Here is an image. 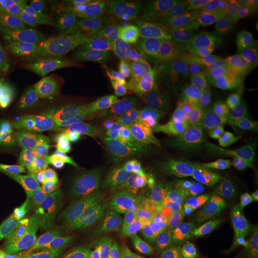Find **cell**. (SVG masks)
I'll return each mask as SVG.
<instances>
[{"label":"cell","mask_w":258,"mask_h":258,"mask_svg":"<svg viewBox=\"0 0 258 258\" xmlns=\"http://www.w3.org/2000/svg\"><path fill=\"white\" fill-rule=\"evenodd\" d=\"M182 80L170 67L95 76L76 91L69 109L55 121L65 123L87 118L123 116L139 103Z\"/></svg>","instance_id":"6da1fadb"},{"label":"cell","mask_w":258,"mask_h":258,"mask_svg":"<svg viewBox=\"0 0 258 258\" xmlns=\"http://www.w3.org/2000/svg\"><path fill=\"white\" fill-rule=\"evenodd\" d=\"M0 73L15 84L38 83L77 91L95 78L91 68L65 56L25 58L0 53Z\"/></svg>","instance_id":"7a4b0ae2"},{"label":"cell","mask_w":258,"mask_h":258,"mask_svg":"<svg viewBox=\"0 0 258 258\" xmlns=\"http://www.w3.org/2000/svg\"><path fill=\"white\" fill-rule=\"evenodd\" d=\"M164 132H166L165 129L159 128L155 123L145 119L123 115L87 118L57 123L52 129L51 136L81 152L89 153L94 148L114 139Z\"/></svg>","instance_id":"3957f363"},{"label":"cell","mask_w":258,"mask_h":258,"mask_svg":"<svg viewBox=\"0 0 258 258\" xmlns=\"http://www.w3.org/2000/svg\"><path fill=\"white\" fill-rule=\"evenodd\" d=\"M22 247L31 258H111L116 254L108 241L86 231H46Z\"/></svg>","instance_id":"277c9868"},{"label":"cell","mask_w":258,"mask_h":258,"mask_svg":"<svg viewBox=\"0 0 258 258\" xmlns=\"http://www.w3.org/2000/svg\"><path fill=\"white\" fill-rule=\"evenodd\" d=\"M173 209H139L97 217L83 231H89L113 244H124L139 239L158 228L170 224Z\"/></svg>","instance_id":"5b68a950"},{"label":"cell","mask_w":258,"mask_h":258,"mask_svg":"<svg viewBox=\"0 0 258 258\" xmlns=\"http://www.w3.org/2000/svg\"><path fill=\"white\" fill-rule=\"evenodd\" d=\"M219 38L212 32L189 37L158 39L148 52L125 71L157 67H175L186 61L220 49Z\"/></svg>","instance_id":"8992f818"},{"label":"cell","mask_w":258,"mask_h":258,"mask_svg":"<svg viewBox=\"0 0 258 258\" xmlns=\"http://www.w3.org/2000/svg\"><path fill=\"white\" fill-rule=\"evenodd\" d=\"M66 175L79 195L91 197L113 189L119 183L120 168L114 157L100 151L83 157Z\"/></svg>","instance_id":"52a82bcc"},{"label":"cell","mask_w":258,"mask_h":258,"mask_svg":"<svg viewBox=\"0 0 258 258\" xmlns=\"http://www.w3.org/2000/svg\"><path fill=\"white\" fill-rule=\"evenodd\" d=\"M213 19L214 3L189 1L168 10L165 19L147 28L163 38L189 37L207 32Z\"/></svg>","instance_id":"ba28073f"},{"label":"cell","mask_w":258,"mask_h":258,"mask_svg":"<svg viewBox=\"0 0 258 258\" xmlns=\"http://www.w3.org/2000/svg\"><path fill=\"white\" fill-rule=\"evenodd\" d=\"M76 91L38 83L13 86L12 98L24 109L44 119L55 120L69 109Z\"/></svg>","instance_id":"9c48e42d"},{"label":"cell","mask_w":258,"mask_h":258,"mask_svg":"<svg viewBox=\"0 0 258 258\" xmlns=\"http://www.w3.org/2000/svg\"><path fill=\"white\" fill-rule=\"evenodd\" d=\"M219 116V102L177 101L151 104L146 110L145 120L155 124L183 122L198 126H208L216 122Z\"/></svg>","instance_id":"30bf717a"},{"label":"cell","mask_w":258,"mask_h":258,"mask_svg":"<svg viewBox=\"0 0 258 258\" xmlns=\"http://www.w3.org/2000/svg\"><path fill=\"white\" fill-rule=\"evenodd\" d=\"M258 222V194L239 200L220 215L199 222L189 229L190 234L210 239L225 233L243 231Z\"/></svg>","instance_id":"8fae6325"},{"label":"cell","mask_w":258,"mask_h":258,"mask_svg":"<svg viewBox=\"0 0 258 258\" xmlns=\"http://www.w3.org/2000/svg\"><path fill=\"white\" fill-rule=\"evenodd\" d=\"M214 17L231 37L258 40V1L227 0L214 3Z\"/></svg>","instance_id":"7c38bea8"},{"label":"cell","mask_w":258,"mask_h":258,"mask_svg":"<svg viewBox=\"0 0 258 258\" xmlns=\"http://www.w3.org/2000/svg\"><path fill=\"white\" fill-rule=\"evenodd\" d=\"M239 54L238 51L217 49L172 68L183 79L198 78L228 83L237 76Z\"/></svg>","instance_id":"4fadbf2b"},{"label":"cell","mask_w":258,"mask_h":258,"mask_svg":"<svg viewBox=\"0 0 258 258\" xmlns=\"http://www.w3.org/2000/svg\"><path fill=\"white\" fill-rule=\"evenodd\" d=\"M157 40L156 36L145 26L135 23L122 24L115 33L111 43L117 72L125 71L145 55Z\"/></svg>","instance_id":"5bb4252c"},{"label":"cell","mask_w":258,"mask_h":258,"mask_svg":"<svg viewBox=\"0 0 258 258\" xmlns=\"http://www.w3.org/2000/svg\"><path fill=\"white\" fill-rule=\"evenodd\" d=\"M239 200L234 194L226 189L208 192L189 203L173 208L170 224L191 227L196 223L220 215Z\"/></svg>","instance_id":"9a60e30c"},{"label":"cell","mask_w":258,"mask_h":258,"mask_svg":"<svg viewBox=\"0 0 258 258\" xmlns=\"http://www.w3.org/2000/svg\"><path fill=\"white\" fill-rule=\"evenodd\" d=\"M29 178L8 155H0V219L19 212L26 200Z\"/></svg>","instance_id":"2e32d148"},{"label":"cell","mask_w":258,"mask_h":258,"mask_svg":"<svg viewBox=\"0 0 258 258\" xmlns=\"http://www.w3.org/2000/svg\"><path fill=\"white\" fill-rule=\"evenodd\" d=\"M38 34L52 50H56L62 54H70L79 50L112 53L111 43L94 29H86L81 33H71L58 30L45 23Z\"/></svg>","instance_id":"e0dca14e"},{"label":"cell","mask_w":258,"mask_h":258,"mask_svg":"<svg viewBox=\"0 0 258 258\" xmlns=\"http://www.w3.org/2000/svg\"><path fill=\"white\" fill-rule=\"evenodd\" d=\"M156 99L158 102H224V83L198 78L183 79L179 83L157 93Z\"/></svg>","instance_id":"ac0fdd59"},{"label":"cell","mask_w":258,"mask_h":258,"mask_svg":"<svg viewBox=\"0 0 258 258\" xmlns=\"http://www.w3.org/2000/svg\"><path fill=\"white\" fill-rule=\"evenodd\" d=\"M0 53L25 58H49L53 50L37 33L0 27Z\"/></svg>","instance_id":"d6986e66"},{"label":"cell","mask_w":258,"mask_h":258,"mask_svg":"<svg viewBox=\"0 0 258 258\" xmlns=\"http://www.w3.org/2000/svg\"><path fill=\"white\" fill-rule=\"evenodd\" d=\"M79 194L66 173H61L47 186L36 206V215L48 219L64 214L78 201Z\"/></svg>","instance_id":"ffe728a7"},{"label":"cell","mask_w":258,"mask_h":258,"mask_svg":"<svg viewBox=\"0 0 258 258\" xmlns=\"http://www.w3.org/2000/svg\"><path fill=\"white\" fill-rule=\"evenodd\" d=\"M13 2L14 11L6 28L38 34L55 11L54 2L48 0H13Z\"/></svg>","instance_id":"44dd1931"},{"label":"cell","mask_w":258,"mask_h":258,"mask_svg":"<svg viewBox=\"0 0 258 258\" xmlns=\"http://www.w3.org/2000/svg\"><path fill=\"white\" fill-rule=\"evenodd\" d=\"M225 101L241 120H254L258 109V88L236 76L224 83Z\"/></svg>","instance_id":"7402d4cb"},{"label":"cell","mask_w":258,"mask_h":258,"mask_svg":"<svg viewBox=\"0 0 258 258\" xmlns=\"http://www.w3.org/2000/svg\"><path fill=\"white\" fill-rule=\"evenodd\" d=\"M190 227L175 226L172 224H167L151 231L147 235L139 239L124 243V244H113L111 245L115 250L116 254H132L145 249L166 245V242L170 240L183 239L188 236Z\"/></svg>","instance_id":"603a6c76"},{"label":"cell","mask_w":258,"mask_h":258,"mask_svg":"<svg viewBox=\"0 0 258 258\" xmlns=\"http://www.w3.org/2000/svg\"><path fill=\"white\" fill-rule=\"evenodd\" d=\"M21 124L0 83V150L12 148L19 141Z\"/></svg>","instance_id":"cb8c5ba5"},{"label":"cell","mask_w":258,"mask_h":258,"mask_svg":"<svg viewBox=\"0 0 258 258\" xmlns=\"http://www.w3.org/2000/svg\"><path fill=\"white\" fill-rule=\"evenodd\" d=\"M209 136L212 140V147L219 157H224L232 163L247 169L250 173L253 170V164L249 154L240 147L227 139L218 138L214 132L209 131Z\"/></svg>","instance_id":"d4e9b609"},{"label":"cell","mask_w":258,"mask_h":258,"mask_svg":"<svg viewBox=\"0 0 258 258\" xmlns=\"http://www.w3.org/2000/svg\"><path fill=\"white\" fill-rule=\"evenodd\" d=\"M65 19L79 27L93 29L96 14L92 4L83 0H67L57 10Z\"/></svg>","instance_id":"484cf974"},{"label":"cell","mask_w":258,"mask_h":258,"mask_svg":"<svg viewBox=\"0 0 258 258\" xmlns=\"http://www.w3.org/2000/svg\"><path fill=\"white\" fill-rule=\"evenodd\" d=\"M219 159L229 181V191L233 194H240L246 192L253 187L254 178L249 171L224 157H219Z\"/></svg>","instance_id":"4316f807"},{"label":"cell","mask_w":258,"mask_h":258,"mask_svg":"<svg viewBox=\"0 0 258 258\" xmlns=\"http://www.w3.org/2000/svg\"><path fill=\"white\" fill-rule=\"evenodd\" d=\"M111 258H207L191 249L167 245L156 246L132 254H115Z\"/></svg>","instance_id":"83f0119b"},{"label":"cell","mask_w":258,"mask_h":258,"mask_svg":"<svg viewBox=\"0 0 258 258\" xmlns=\"http://www.w3.org/2000/svg\"><path fill=\"white\" fill-rule=\"evenodd\" d=\"M236 136L238 145L249 156H257L258 126L253 120H241Z\"/></svg>","instance_id":"f1b7e54d"},{"label":"cell","mask_w":258,"mask_h":258,"mask_svg":"<svg viewBox=\"0 0 258 258\" xmlns=\"http://www.w3.org/2000/svg\"><path fill=\"white\" fill-rule=\"evenodd\" d=\"M237 76L258 88V50L248 53L240 52Z\"/></svg>","instance_id":"f546056e"},{"label":"cell","mask_w":258,"mask_h":258,"mask_svg":"<svg viewBox=\"0 0 258 258\" xmlns=\"http://www.w3.org/2000/svg\"><path fill=\"white\" fill-rule=\"evenodd\" d=\"M235 245L234 232L220 234L209 240L205 246L203 254L207 258H220Z\"/></svg>","instance_id":"4dcf8cb0"},{"label":"cell","mask_w":258,"mask_h":258,"mask_svg":"<svg viewBox=\"0 0 258 258\" xmlns=\"http://www.w3.org/2000/svg\"><path fill=\"white\" fill-rule=\"evenodd\" d=\"M236 245L245 250L258 251V222L243 231L234 232Z\"/></svg>","instance_id":"1f68e13d"},{"label":"cell","mask_w":258,"mask_h":258,"mask_svg":"<svg viewBox=\"0 0 258 258\" xmlns=\"http://www.w3.org/2000/svg\"><path fill=\"white\" fill-rule=\"evenodd\" d=\"M189 1L190 0H140L132 1L131 5L138 8V11L167 10L179 7Z\"/></svg>","instance_id":"d6a6232c"},{"label":"cell","mask_w":258,"mask_h":258,"mask_svg":"<svg viewBox=\"0 0 258 258\" xmlns=\"http://www.w3.org/2000/svg\"><path fill=\"white\" fill-rule=\"evenodd\" d=\"M0 258H27L22 245L12 240L0 241Z\"/></svg>","instance_id":"836d02e7"},{"label":"cell","mask_w":258,"mask_h":258,"mask_svg":"<svg viewBox=\"0 0 258 258\" xmlns=\"http://www.w3.org/2000/svg\"><path fill=\"white\" fill-rule=\"evenodd\" d=\"M13 11V0H0V27H7Z\"/></svg>","instance_id":"e575fe53"},{"label":"cell","mask_w":258,"mask_h":258,"mask_svg":"<svg viewBox=\"0 0 258 258\" xmlns=\"http://www.w3.org/2000/svg\"><path fill=\"white\" fill-rule=\"evenodd\" d=\"M246 250L240 248L239 246L235 245L231 247L225 254H223L220 258H243Z\"/></svg>","instance_id":"d590c367"},{"label":"cell","mask_w":258,"mask_h":258,"mask_svg":"<svg viewBox=\"0 0 258 258\" xmlns=\"http://www.w3.org/2000/svg\"><path fill=\"white\" fill-rule=\"evenodd\" d=\"M243 258H258L257 251H249V250H246V252H245Z\"/></svg>","instance_id":"8d00e7d4"},{"label":"cell","mask_w":258,"mask_h":258,"mask_svg":"<svg viewBox=\"0 0 258 258\" xmlns=\"http://www.w3.org/2000/svg\"><path fill=\"white\" fill-rule=\"evenodd\" d=\"M251 174L253 176L254 180H258V163L253 166V170H252Z\"/></svg>","instance_id":"74e56055"},{"label":"cell","mask_w":258,"mask_h":258,"mask_svg":"<svg viewBox=\"0 0 258 258\" xmlns=\"http://www.w3.org/2000/svg\"><path fill=\"white\" fill-rule=\"evenodd\" d=\"M255 120H258V109H257V114H256V119Z\"/></svg>","instance_id":"f35d334b"},{"label":"cell","mask_w":258,"mask_h":258,"mask_svg":"<svg viewBox=\"0 0 258 258\" xmlns=\"http://www.w3.org/2000/svg\"><path fill=\"white\" fill-rule=\"evenodd\" d=\"M257 253H258V251H257Z\"/></svg>","instance_id":"ab89813d"}]
</instances>
